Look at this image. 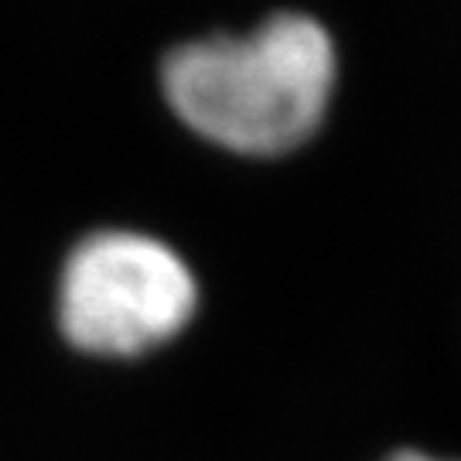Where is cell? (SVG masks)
I'll use <instances>...</instances> for the list:
<instances>
[{
  "label": "cell",
  "instance_id": "obj_1",
  "mask_svg": "<svg viewBox=\"0 0 461 461\" xmlns=\"http://www.w3.org/2000/svg\"><path fill=\"white\" fill-rule=\"evenodd\" d=\"M331 83V38L304 14H277L240 38L192 41L165 62V93L178 116L243 154H280L312 137Z\"/></svg>",
  "mask_w": 461,
  "mask_h": 461
},
{
  "label": "cell",
  "instance_id": "obj_2",
  "mask_svg": "<svg viewBox=\"0 0 461 461\" xmlns=\"http://www.w3.org/2000/svg\"><path fill=\"white\" fill-rule=\"evenodd\" d=\"M198 284L175 249L144 232L106 230L72 249L59 284V325L79 352L133 359L195 318Z\"/></svg>",
  "mask_w": 461,
  "mask_h": 461
},
{
  "label": "cell",
  "instance_id": "obj_3",
  "mask_svg": "<svg viewBox=\"0 0 461 461\" xmlns=\"http://www.w3.org/2000/svg\"><path fill=\"white\" fill-rule=\"evenodd\" d=\"M386 461H451V458H434V455H424V451H396L393 458Z\"/></svg>",
  "mask_w": 461,
  "mask_h": 461
}]
</instances>
